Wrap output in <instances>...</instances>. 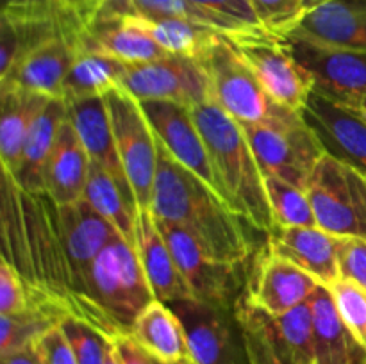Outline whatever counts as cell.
<instances>
[{"label": "cell", "instance_id": "d590c367", "mask_svg": "<svg viewBox=\"0 0 366 364\" xmlns=\"http://www.w3.org/2000/svg\"><path fill=\"white\" fill-rule=\"evenodd\" d=\"M261 27L286 38L306 13V0H250Z\"/></svg>", "mask_w": 366, "mask_h": 364}, {"label": "cell", "instance_id": "d6986e66", "mask_svg": "<svg viewBox=\"0 0 366 364\" xmlns=\"http://www.w3.org/2000/svg\"><path fill=\"white\" fill-rule=\"evenodd\" d=\"M268 246L313 275L322 285H332L340 275L338 236L317 227H277L268 234Z\"/></svg>", "mask_w": 366, "mask_h": 364}, {"label": "cell", "instance_id": "4fadbf2b", "mask_svg": "<svg viewBox=\"0 0 366 364\" xmlns=\"http://www.w3.org/2000/svg\"><path fill=\"white\" fill-rule=\"evenodd\" d=\"M290 52L311 75L315 89L345 106L366 100V52L331 49L299 38H285Z\"/></svg>", "mask_w": 366, "mask_h": 364}, {"label": "cell", "instance_id": "c3c4849f", "mask_svg": "<svg viewBox=\"0 0 366 364\" xmlns=\"http://www.w3.org/2000/svg\"><path fill=\"white\" fill-rule=\"evenodd\" d=\"M177 364H197V363L193 359H184V360H181V363H177Z\"/></svg>", "mask_w": 366, "mask_h": 364}, {"label": "cell", "instance_id": "4316f807", "mask_svg": "<svg viewBox=\"0 0 366 364\" xmlns=\"http://www.w3.org/2000/svg\"><path fill=\"white\" fill-rule=\"evenodd\" d=\"M131 335L163 364L189 359L184 327L168 303L154 298L136 318Z\"/></svg>", "mask_w": 366, "mask_h": 364}, {"label": "cell", "instance_id": "5b68a950", "mask_svg": "<svg viewBox=\"0 0 366 364\" xmlns=\"http://www.w3.org/2000/svg\"><path fill=\"white\" fill-rule=\"evenodd\" d=\"M242 128L263 175L306 189L311 171L325 152L302 114L288 113L279 120L243 123Z\"/></svg>", "mask_w": 366, "mask_h": 364}, {"label": "cell", "instance_id": "6da1fadb", "mask_svg": "<svg viewBox=\"0 0 366 364\" xmlns=\"http://www.w3.org/2000/svg\"><path fill=\"white\" fill-rule=\"evenodd\" d=\"M150 211L159 220L189 232L222 263L245 264L252 253L245 220L202 178L182 168L159 143Z\"/></svg>", "mask_w": 366, "mask_h": 364}, {"label": "cell", "instance_id": "2e32d148", "mask_svg": "<svg viewBox=\"0 0 366 364\" xmlns=\"http://www.w3.org/2000/svg\"><path fill=\"white\" fill-rule=\"evenodd\" d=\"M302 118L317 134L325 153L366 177V118L360 111L315 89Z\"/></svg>", "mask_w": 366, "mask_h": 364}, {"label": "cell", "instance_id": "f1b7e54d", "mask_svg": "<svg viewBox=\"0 0 366 364\" xmlns=\"http://www.w3.org/2000/svg\"><path fill=\"white\" fill-rule=\"evenodd\" d=\"M122 16L147 32L152 41L167 54L192 57V59H200L207 46L220 34L213 29L202 27L188 20H179V18H145L134 16V14H122Z\"/></svg>", "mask_w": 366, "mask_h": 364}, {"label": "cell", "instance_id": "d4e9b609", "mask_svg": "<svg viewBox=\"0 0 366 364\" xmlns=\"http://www.w3.org/2000/svg\"><path fill=\"white\" fill-rule=\"evenodd\" d=\"M313 318L315 364H361L366 352L343 323L327 285H318L310 298Z\"/></svg>", "mask_w": 366, "mask_h": 364}, {"label": "cell", "instance_id": "44dd1931", "mask_svg": "<svg viewBox=\"0 0 366 364\" xmlns=\"http://www.w3.org/2000/svg\"><path fill=\"white\" fill-rule=\"evenodd\" d=\"M84 49L104 54L124 64H138L168 56L147 32L122 14L100 7L86 29Z\"/></svg>", "mask_w": 366, "mask_h": 364}, {"label": "cell", "instance_id": "484cf974", "mask_svg": "<svg viewBox=\"0 0 366 364\" xmlns=\"http://www.w3.org/2000/svg\"><path fill=\"white\" fill-rule=\"evenodd\" d=\"M50 96L21 88H0V161L2 171L13 175L20 163L25 139L39 114L49 106Z\"/></svg>", "mask_w": 366, "mask_h": 364}, {"label": "cell", "instance_id": "7c38bea8", "mask_svg": "<svg viewBox=\"0 0 366 364\" xmlns=\"http://www.w3.org/2000/svg\"><path fill=\"white\" fill-rule=\"evenodd\" d=\"M88 25L64 29L31 50L0 77V88H21L50 98H63V82L84 50Z\"/></svg>", "mask_w": 366, "mask_h": 364}, {"label": "cell", "instance_id": "ab89813d", "mask_svg": "<svg viewBox=\"0 0 366 364\" xmlns=\"http://www.w3.org/2000/svg\"><path fill=\"white\" fill-rule=\"evenodd\" d=\"M36 346H38L45 364H79L74 348L61 328V323L45 332L36 341Z\"/></svg>", "mask_w": 366, "mask_h": 364}, {"label": "cell", "instance_id": "f35d334b", "mask_svg": "<svg viewBox=\"0 0 366 364\" xmlns=\"http://www.w3.org/2000/svg\"><path fill=\"white\" fill-rule=\"evenodd\" d=\"M338 261L342 278L366 289V239L338 236Z\"/></svg>", "mask_w": 366, "mask_h": 364}, {"label": "cell", "instance_id": "bcb514c9", "mask_svg": "<svg viewBox=\"0 0 366 364\" xmlns=\"http://www.w3.org/2000/svg\"><path fill=\"white\" fill-rule=\"evenodd\" d=\"M322 2H327V0H306V9L318 6V4H322Z\"/></svg>", "mask_w": 366, "mask_h": 364}, {"label": "cell", "instance_id": "8fae6325", "mask_svg": "<svg viewBox=\"0 0 366 364\" xmlns=\"http://www.w3.org/2000/svg\"><path fill=\"white\" fill-rule=\"evenodd\" d=\"M120 88L136 100H167L195 107L211 100L209 79L199 59L168 56L138 64H125Z\"/></svg>", "mask_w": 366, "mask_h": 364}, {"label": "cell", "instance_id": "f6af8a7d", "mask_svg": "<svg viewBox=\"0 0 366 364\" xmlns=\"http://www.w3.org/2000/svg\"><path fill=\"white\" fill-rule=\"evenodd\" d=\"M349 107H354V109L360 111V113L366 118V100H363V102H360V103H356V106H349Z\"/></svg>", "mask_w": 366, "mask_h": 364}, {"label": "cell", "instance_id": "7dc6e473", "mask_svg": "<svg viewBox=\"0 0 366 364\" xmlns=\"http://www.w3.org/2000/svg\"><path fill=\"white\" fill-rule=\"evenodd\" d=\"M92 2L100 9L102 6H106V4H109V2H114V0H92Z\"/></svg>", "mask_w": 366, "mask_h": 364}, {"label": "cell", "instance_id": "8992f818", "mask_svg": "<svg viewBox=\"0 0 366 364\" xmlns=\"http://www.w3.org/2000/svg\"><path fill=\"white\" fill-rule=\"evenodd\" d=\"M317 225L340 238L366 239V177L325 153L306 186Z\"/></svg>", "mask_w": 366, "mask_h": 364}, {"label": "cell", "instance_id": "83f0119b", "mask_svg": "<svg viewBox=\"0 0 366 364\" xmlns=\"http://www.w3.org/2000/svg\"><path fill=\"white\" fill-rule=\"evenodd\" d=\"M82 198L104 220L109 221L125 241L136 246L138 206H136L134 198L122 188L120 182L106 168L92 163Z\"/></svg>", "mask_w": 366, "mask_h": 364}, {"label": "cell", "instance_id": "e0dca14e", "mask_svg": "<svg viewBox=\"0 0 366 364\" xmlns=\"http://www.w3.org/2000/svg\"><path fill=\"white\" fill-rule=\"evenodd\" d=\"M57 218L74 303L93 261L120 234L109 221L93 211L84 198L70 206L57 207Z\"/></svg>", "mask_w": 366, "mask_h": 364}, {"label": "cell", "instance_id": "603a6c76", "mask_svg": "<svg viewBox=\"0 0 366 364\" xmlns=\"http://www.w3.org/2000/svg\"><path fill=\"white\" fill-rule=\"evenodd\" d=\"M89 166H92V159L68 118L57 134L56 145H54L52 156L46 166L45 195L57 207L70 206L82 200Z\"/></svg>", "mask_w": 366, "mask_h": 364}, {"label": "cell", "instance_id": "681fc988", "mask_svg": "<svg viewBox=\"0 0 366 364\" xmlns=\"http://www.w3.org/2000/svg\"><path fill=\"white\" fill-rule=\"evenodd\" d=\"M361 364H366V355H365V359H363V360H361Z\"/></svg>", "mask_w": 366, "mask_h": 364}, {"label": "cell", "instance_id": "7a4b0ae2", "mask_svg": "<svg viewBox=\"0 0 366 364\" xmlns=\"http://www.w3.org/2000/svg\"><path fill=\"white\" fill-rule=\"evenodd\" d=\"M154 300L136 246L114 238L89 266L74 300V316L107 339L131 334L138 314Z\"/></svg>", "mask_w": 366, "mask_h": 364}, {"label": "cell", "instance_id": "9c48e42d", "mask_svg": "<svg viewBox=\"0 0 366 364\" xmlns=\"http://www.w3.org/2000/svg\"><path fill=\"white\" fill-rule=\"evenodd\" d=\"M231 39L264 93L285 109L302 114L315 91V82L290 52L285 38L270 32H254Z\"/></svg>", "mask_w": 366, "mask_h": 364}, {"label": "cell", "instance_id": "8d00e7d4", "mask_svg": "<svg viewBox=\"0 0 366 364\" xmlns=\"http://www.w3.org/2000/svg\"><path fill=\"white\" fill-rule=\"evenodd\" d=\"M192 2L234 25L242 34L268 32L261 27L250 0H192Z\"/></svg>", "mask_w": 366, "mask_h": 364}, {"label": "cell", "instance_id": "ac0fdd59", "mask_svg": "<svg viewBox=\"0 0 366 364\" xmlns=\"http://www.w3.org/2000/svg\"><path fill=\"white\" fill-rule=\"evenodd\" d=\"M288 36L331 49L366 52V0H327L310 7Z\"/></svg>", "mask_w": 366, "mask_h": 364}, {"label": "cell", "instance_id": "74e56055", "mask_svg": "<svg viewBox=\"0 0 366 364\" xmlns=\"http://www.w3.org/2000/svg\"><path fill=\"white\" fill-rule=\"evenodd\" d=\"M32 300L21 275L2 259L0 263V314H18L31 307Z\"/></svg>", "mask_w": 366, "mask_h": 364}, {"label": "cell", "instance_id": "30bf717a", "mask_svg": "<svg viewBox=\"0 0 366 364\" xmlns=\"http://www.w3.org/2000/svg\"><path fill=\"white\" fill-rule=\"evenodd\" d=\"M184 327L189 359L197 364H252L234 310L195 298L168 303Z\"/></svg>", "mask_w": 366, "mask_h": 364}, {"label": "cell", "instance_id": "3957f363", "mask_svg": "<svg viewBox=\"0 0 366 364\" xmlns=\"http://www.w3.org/2000/svg\"><path fill=\"white\" fill-rule=\"evenodd\" d=\"M222 196L252 228L270 234L275 227L268 206L264 178L242 125L222 111L213 100L192 107Z\"/></svg>", "mask_w": 366, "mask_h": 364}, {"label": "cell", "instance_id": "52a82bcc", "mask_svg": "<svg viewBox=\"0 0 366 364\" xmlns=\"http://www.w3.org/2000/svg\"><path fill=\"white\" fill-rule=\"evenodd\" d=\"M156 220L182 278L188 284L192 298L222 309L234 310L236 303L245 293L247 278H243L245 264H227L214 259L189 232L174 223Z\"/></svg>", "mask_w": 366, "mask_h": 364}, {"label": "cell", "instance_id": "f546056e", "mask_svg": "<svg viewBox=\"0 0 366 364\" xmlns=\"http://www.w3.org/2000/svg\"><path fill=\"white\" fill-rule=\"evenodd\" d=\"M125 64L104 54L84 49L63 82V100L106 96L120 86Z\"/></svg>", "mask_w": 366, "mask_h": 364}, {"label": "cell", "instance_id": "7bdbcfd3", "mask_svg": "<svg viewBox=\"0 0 366 364\" xmlns=\"http://www.w3.org/2000/svg\"><path fill=\"white\" fill-rule=\"evenodd\" d=\"M106 364H120V360H118L117 353H114L113 345H111V341H109V352H107V360H106Z\"/></svg>", "mask_w": 366, "mask_h": 364}, {"label": "cell", "instance_id": "ba28073f", "mask_svg": "<svg viewBox=\"0 0 366 364\" xmlns=\"http://www.w3.org/2000/svg\"><path fill=\"white\" fill-rule=\"evenodd\" d=\"M120 163L138 209H150L157 171V141L139 100L120 86L106 95Z\"/></svg>", "mask_w": 366, "mask_h": 364}, {"label": "cell", "instance_id": "d6a6232c", "mask_svg": "<svg viewBox=\"0 0 366 364\" xmlns=\"http://www.w3.org/2000/svg\"><path fill=\"white\" fill-rule=\"evenodd\" d=\"M263 178L268 206L277 227H317V218L306 189L274 175H263Z\"/></svg>", "mask_w": 366, "mask_h": 364}, {"label": "cell", "instance_id": "ffe728a7", "mask_svg": "<svg viewBox=\"0 0 366 364\" xmlns=\"http://www.w3.org/2000/svg\"><path fill=\"white\" fill-rule=\"evenodd\" d=\"M136 252L143 268L147 282L154 293V298L164 303L192 298L188 284L179 271L177 263L157 228L150 209H138L136 227Z\"/></svg>", "mask_w": 366, "mask_h": 364}, {"label": "cell", "instance_id": "e575fe53", "mask_svg": "<svg viewBox=\"0 0 366 364\" xmlns=\"http://www.w3.org/2000/svg\"><path fill=\"white\" fill-rule=\"evenodd\" d=\"M79 364H106L109 352V339L86 321L68 316L61 321Z\"/></svg>", "mask_w": 366, "mask_h": 364}, {"label": "cell", "instance_id": "4dcf8cb0", "mask_svg": "<svg viewBox=\"0 0 366 364\" xmlns=\"http://www.w3.org/2000/svg\"><path fill=\"white\" fill-rule=\"evenodd\" d=\"M64 318H68V314L61 307L43 300L32 302L24 313L0 314V355L34 345Z\"/></svg>", "mask_w": 366, "mask_h": 364}, {"label": "cell", "instance_id": "1f68e13d", "mask_svg": "<svg viewBox=\"0 0 366 364\" xmlns=\"http://www.w3.org/2000/svg\"><path fill=\"white\" fill-rule=\"evenodd\" d=\"M102 7L113 11V13L134 14V16L179 18V20H188L197 25H202V27L213 29V31L229 36V38L243 36L234 25L214 16L209 11L202 9L200 6L193 4L192 0H114V2L106 4Z\"/></svg>", "mask_w": 366, "mask_h": 364}, {"label": "cell", "instance_id": "9a60e30c", "mask_svg": "<svg viewBox=\"0 0 366 364\" xmlns=\"http://www.w3.org/2000/svg\"><path fill=\"white\" fill-rule=\"evenodd\" d=\"M142 109L149 120L157 143L181 164L182 168L202 178L211 189L222 196L217 173L211 164L209 152L204 143L192 107L167 100H143ZM224 198V196H222Z\"/></svg>", "mask_w": 366, "mask_h": 364}, {"label": "cell", "instance_id": "cb8c5ba5", "mask_svg": "<svg viewBox=\"0 0 366 364\" xmlns=\"http://www.w3.org/2000/svg\"><path fill=\"white\" fill-rule=\"evenodd\" d=\"M68 120V106L63 98H52L38 120L32 125L20 163L13 177L14 184L31 195H45V173L56 145L57 134L64 121Z\"/></svg>", "mask_w": 366, "mask_h": 364}, {"label": "cell", "instance_id": "ee69618b", "mask_svg": "<svg viewBox=\"0 0 366 364\" xmlns=\"http://www.w3.org/2000/svg\"><path fill=\"white\" fill-rule=\"evenodd\" d=\"M27 2H45V0H4L2 6H7V4H27Z\"/></svg>", "mask_w": 366, "mask_h": 364}, {"label": "cell", "instance_id": "b9f144b4", "mask_svg": "<svg viewBox=\"0 0 366 364\" xmlns=\"http://www.w3.org/2000/svg\"><path fill=\"white\" fill-rule=\"evenodd\" d=\"M2 364H45V360L34 343V345L2 355Z\"/></svg>", "mask_w": 366, "mask_h": 364}, {"label": "cell", "instance_id": "60d3db41", "mask_svg": "<svg viewBox=\"0 0 366 364\" xmlns=\"http://www.w3.org/2000/svg\"><path fill=\"white\" fill-rule=\"evenodd\" d=\"M109 341L120 364H163L152 353L147 352L131 334H120Z\"/></svg>", "mask_w": 366, "mask_h": 364}, {"label": "cell", "instance_id": "5bb4252c", "mask_svg": "<svg viewBox=\"0 0 366 364\" xmlns=\"http://www.w3.org/2000/svg\"><path fill=\"white\" fill-rule=\"evenodd\" d=\"M320 282L277 252L264 246L247 277L243 300L272 316L310 302Z\"/></svg>", "mask_w": 366, "mask_h": 364}, {"label": "cell", "instance_id": "277c9868", "mask_svg": "<svg viewBox=\"0 0 366 364\" xmlns=\"http://www.w3.org/2000/svg\"><path fill=\"white\" fill-rule=\"evenodd\" d=\"M199 61L209 79L211 100L238 123H263L293 113L264 93L229 36L218 34Z\"/></svg>", "mask_w": 366, "mask_h": 364}, {"label": "cell", "instance_id": "836d02e7", "mask_svg": "<svg viewBox=\"0 0 366 364\" xmlns=\"http://www.w3.org/2000/svg\"><path fill=\"white\" fill-rule=\"evenodd\" d=\"M329 289L343 323L366 352V289L347 278H338Z\"/></svg>", "mask_w": 366, "mask_h": 364}, {"label": "cell", "instance_id": "7402d4cb", "mask_svg": "<svg viewBox=\"0 0 366 364\" xmlns=\"http://www.w3.org/2000/svg\"><path fill=\"white\" fill-rule=\"evenodd\" d=\"M66 106L68 118H70L71 125L77 131L79 139H81L82 146L88 152L92 163H97L102 168H106L120 182L122 188L134 198L131 184L127 181V175H125L124 166L120 163V156H118L106 96L68 100Z\"/></svg>", "mask_w": 366, "mask_h": 364}]
</instances>
